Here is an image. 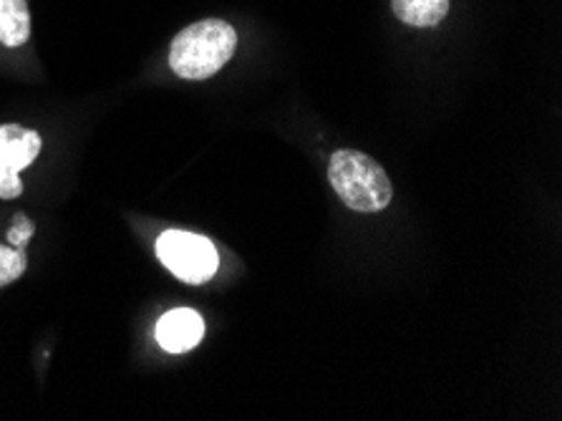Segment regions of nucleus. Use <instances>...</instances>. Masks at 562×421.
<instances>
[{"label":"nucleus","mask_w":562,"mask_h":421,"mask_svg":"<svg viewBox=\"0 0 562 421\" xmlns=\"http://www.w3.org/2000/svg\"><path fill=\"white\" fill-rule=\"evenodd\" d=\"M157 255L177 278L200 286L217 273L220 257L207 237L184 230H167L157 240Z\"/></svg>","instance_id":"obj_3"},{"label":"nucleus","mask_w":562,"mask_h":421,"mask_svg":"<svg viewBox=\"0 0 562 421\" xmlns=\"http://www.w3.org/2000/svg\"><path fill=\"white\" fill-rule=\"evenodd\" d=\"M41 154V136L19 124H0V200H13L23 192L21 169Z\"/></svg>","instance_id":"obj_4"},{"label":"nucleus","mask_w":562,"mask_h":421,"mask_svg":"<svg viewBox=\"0 0 562 421\" xmlns=\"http://www.w3.org/2000/svg\"><path fill=\"white\" fill-rule=\"evenodd\" d=\"M31 36V13L25 0H0V43L19 48Z\"/></svg>","instance_id":"obj_7"},{"label":"nucleus","mask_w":562,"mask_h":421,"mask_svg":"<svg viewBox=\"0 0 562 421\" xmlns=\"http://www.w3.org/2000/svg\"><path fill=\"white\" fill-rule=\"evenodd\" d=\"M204 336V321L192 308H177L167 315L159 318L157 323V341L159 346L169 354H187L192 351Z\"/></svg>","instance_id":"obj_5"},{"label":"nucleus","mask_w":562,"mask_h":421,"mask_svg":"<svg viewBox=\"0 0 562 421\" xmlns=\"http://www.w3.org/2000/svg\"><path fill=\"white\" fill-rule=\"evenodd\" d=\"M328 179L346 208L356 212H381L394 200V187H391L386 169L363 152H336L328 165Z\"/></svg>","instance_id":"obj_2"},{"label":"nucleus","mask_w":562,"mask_h":421,"mask_svg":"<svg viewBox=\"0 0 562 421\" xmlns=\"http://www.w3.org/2000/svg\"><path fill=\"white\" fill-rule=\"evenodd\" d=\"M33 235V222L25 214H15L11 230H8V243L15 247H23Z\"/></svg>","instance_id":"obj_9"},{"label":"nucleus","mask_w":562,"mask_h":421,"mask_svg":"<svg viewBox=\"0 0 562 421\" xmlns=\"http://www.w3.org/2000/svg\"><path fill=\"white\" fill-rule=\"evenodd\" d=\"M237 33L223 19H204L187 25L172 41L169 66L180 79L204 81L215 76L233 58Z\"/></svg>","instance_id":"obj_1"},{"label":"nucleus","mask_w":562,"mask_h":421,"mask_svg":"<svg viewBox=\"0 0 562 421\" xmlns=\"http://www.w3.org/2000/svg\"><path fill=\"white\" fill-rule=\"evenodd\" d=\"M25 273V255L21 251H11V247L0 245V288L11 286Z\"/></svg>","instance_id":"obj_8"},{"label":"nucleus","mask_w":562,"mask_h":421,"mask_svg":"<svg viewBox=\"0 0 562 421\" xmlns=\"http://www.w3.org/2000/svg\"><path fill=\"white\" fill-rule=\"evenodd\" d=\"M391 11L414 29H431L447 19L449 0H391Z\"/></svg>","instance_id":"obj_6"}]
</instances>
